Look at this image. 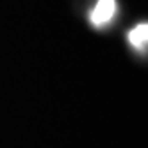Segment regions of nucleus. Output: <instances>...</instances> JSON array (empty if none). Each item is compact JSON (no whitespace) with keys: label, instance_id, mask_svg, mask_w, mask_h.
<instances>
[{"label":"nucleus","instance_id":"1","mask_svg":"<svg viewBox=\"0 0 148 148\" xmlns=\"http://www.w3.org/2000/svg\"><path fill=\"white\" fill-rule=\"evenodd\" d=\"M116 14V0H98L89 14V20L95 27L107 25Z\"/></svg>","mask_w":148,"mask_h":148},{"label":"nucleus","instance_id":"2","mask_svg":"<svg viewBox=\"0 0 148 148\" xmlns=\"http://www.w3.org/2000/svg\"><path fill=\"white\" fill-rule=\"evenodd\" d=\"M129 41L130 45L137 50H145L146 43H148V25L146 23H139L137 27H134L129 32Z\"/></svg>","mask_w":148,"mask_h":148}]
</instances>
